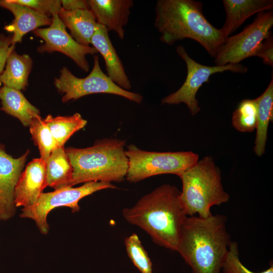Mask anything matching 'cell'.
<instances>
[{
  "label": "cell",
  "instance_id": "cell-13",
  "mask_svg": "<svg viewBox=\"0 0 273 273\" xmlns=\"http://www.w3.org/2000/svg\"><path fill=\"white\" fill-rule=\"evenodd\" d=\"M46 187V162L41 158L34 159L22 172L15 186L14 200L16 208L34 205Z\"/></svg>",
  "mask_w": 273,
  "mask_h": 273
},
{
  "label": "cell",
  "instance_id": "cell-1",
  "mask_svg": "<svg viewBox=\"0 0 273 273\" xmlns=\"http://www.w3.org/2000/svg\"><path fill=\"white\" fill-rule=\"evenodd\" d=\"M174 186L163 184L122 210L129 223L146 232L155 244L176 251L183 225L187 217Z\"/></svg>",
  "mask_w": 273,
  "mask_h": 273
},
{
  "label": "cell",
  "instance_id": "cell-4",
  "mask_svg": "<svg viewBox=\"0 0 273 273\" xmlns=\"http://www.w3.org/2000/svg\"><path fill=\"white\" fill-rule=\"evenodd\" d=\"M124 140H97L85 148L65 149L73 168L70 186L94 181L121 182L128 169Z\"/></svg>",
  "mask_w": 273,
  "mask_h": 273
},
{
  "label": "cell",
  "instance_id": "cell-7",
  "mask_svg": "<svg viewBox=\"0 0 273 273\" xmlns=\"http://www.w3.org/2000/svg\"><path fill=\"white\" fill-rule=\"evenodd\" d=\"M54 83L58 90L64 94L62 99L64 103L97 93L117 95L138 104H141L143 99L142 95L123 89L113 82L102 71L98 55L94 56L93 69L86 77L78 78L67 67H63Z\"/></svg>",
  "mask_w": 273,
  "mask_h": 273
},
{
  "label": "cell",
  "instance_id": "cell-5",
  "mask_svg": "<svg viewBox=\"0 0 273 273\" xmlns=\"http://www.w3.org/2000/svg\"><path fill=\"white\" fill-rule=\"evenodd\" d=\"M182 190L179 199L188 216L207 217L211 208L228 202L229 194L221 183L219 168L211 156H205L180 176Z\"/></svg>",
  "mask_w": 273,
  "mask_h": 273
},
{
  "label": "cell",
  "instance_id": "cell-14",
  "mask_svg": "<svg viewBox=\"0 0 273 273\" xmlns=\"http://www.w3.org/2000/svg\"><path fill=\"white\" fill-rule=\"evenodd\" d=\"M88 2L97 23L108 31H114L121 39H124V27L128 22L133 1L89 0Z\"/></svg>",
  "mask_w": 273,
  "mask_h": 273
},
{
  "label": "cell",
  "instance_id": "cell-22",
  "mask_svg": "<svg viewBox=\"0 0 273 273\" xmlns=\"http://www.w3.org/2000/svg\"><path fill=\"white\" fill-rule=\"evenodd\" d=\"M257 115L256 134L254 151L256 155L261 156L265 152L267 139V129L270 121L273 119V78L264 92L255 99Z\"/></svg>",
  "mask_w": 273,
  "mask_h": 273
},
{
  "label": "cell",
  "instance_id": "cell-28",
  "mask_svg": "<svg viewBox=\"0 0 273 273\" xmlns=\"http://www.w3.org/2000/svg\"><path fill=\"white\" fill-rule=\"evenodd\" d=\"M26 6L38 14L50 17L62 9L61 1L58 0H11Z\"/></svg>",
  "mask_w": 273,
  "mask_h": 273
},
{
  "label": "cell",
  "instance_id": "cell-11",
  "mask_svg": "<svg viewBox=\"0 0 273 273\" xmlns=\"http://www.w3.org/2000/svg\"><path fill=\"white\" fill-rule=\"evenodd\" d=\"M52 19L49 27L33 31L35 35L44 41V43L37 48L38 52H61L71 58L82 70L88 71L89 65L86 55L96 54L98 51L93 47L83 46L75 41L67 32L66 26L58 13L54 14Z\"/></svg>",
  "mask_w": 273,
  "mask_h": 273
},
{
  "label": "cell",
  "instance_id": "cell-3",
  "mask_svg": "<svg viewBox=\"0 0 273 273\" xmlns=\"http://www.w3.org/2000/svg\"><path fill=\"white\" fill-rule=\"evenodd\" d=\"M154 26L162 42L172 45L185 38L199 43L214 58L225 40L220 29L213 26L203 13L202 4L194 0H158Z\"/></svg>",
  "mask_w": 273,
  "mask_h": 273
},
{
  "label": "cell",
  "instance_id": "cell-12",
  "mask_svg": "<svg viewBox=\"0 0 273 273\" xmlns=\"http://www.w3.org/2000/svg\"><path fill=\"white\" fill-rule=\"evenodd\" d=\"M29 153L27 150L21 157L14 158L0 144V220H8L16 213L14 189Z\"/></svg>",
  "mask_w": 273,
  "mask_h": 273
},
{
  "label": "cell",
  "instance_id": "cell-15",
  "mask_svg": "<svg viewBox=\"0 0 273 273\" xmlns=\"http://www.w3.org/2000/svg\"><path fill=\"white\" fill-rule=\"evenodd\" d=\"M90 44L104 58L107 75L120 88L128 90L131 88V82L109 37L107 28L100 24L93 35Z\"/></svg>",
  "mask_w": 273,
  "mask_h": 273
},
{
  "label": "cell",
  "instance_id": "cell-17",
  "mask_svg": "<svg viewBox=\"0 0 273 273\" xmlns=\"http://www.w3.org/2000/svg\"><path fill=\"white\" fill-rule=\"evenodd\" d=\"M226 19L220 28L224 38L231 35L250 17L271 11L272 0H223Z\"/></svg>",
  "mask_w": 273,
  "mask_h": 273
},
{
  "label": "cell",
  "instance_id": "cell-16",
  "mask_svg": "<svg viewBox=\"0 0 273 273\" xmlns=\"http://www.w3.org/2000/svg\"><path fill=\"white\" fill-rule=\"evenodd\" d=\"M0 7L8 9L13 14L14 19L5 29L13 33L12 44L21 42L22 37L27 33L42 26H50L52 18L40 15L34 10L11 0H0Z\"/></svg>",
  "mask_w": 273,
  "mask_h": 273
},
{
  "label": "cell",
  "instance_id": "cell-2",
  "mask_svg": "<svg viewBox=\"0 0 273 273\" xmlns=\"http://www.w3.org/2000/svg\"><path fill=\"white\" fill-rule=\"evenodd\" d=\"M226 220L225 216L218 214L186 218L176 251L193 273H220L232 242Z\"/></svg>",
  "mask_w": 273,
  "mask_h": 273
},
{
  "label": "cell",
  "instance_id": "cell-31",
  "mask_svg": "<svg viewBox=\"0 0 273 273\" xmlns=\"http://www.w3.org/2000/svg\"><path fill=\"white\" fill-rule=\"evenodd\" d=\"M63 9L67 11L76 9H90L88 1L63 0L61 1Z\"/></svg>",
  "mask_w": 273,
  "mask_h": 273
},
{
  "label": "cell",
  "instance_id": "cell-6",
  "mask_svg": "<svg viewBox=\"0 0 273 273\" xmlns=\"http://www.w3.org/2000/svg\"><path fill=\"white\" fill-rule=\"evenodd\" d=\"M125 154L128 159L126 178L130 183L162 174L180 176L199 160L198 155L192 151L151 152L133 144L127 146Z\"/></svg>",
  "mask_w": 273,
  "mask_h": 273
},
{
  "label": "cell",
  "instance_id": "cell-23",
  "mask_svg": "<svg viewBox=\"0 0 273 273\" xmlns=\"http://www.w3.org/2000/svg\"><path fill=\"white\" fill-rule=\"evenodd\" d=\"M58 147H64L65 143L77 131L83 128L87 121L79 113L71 116L53 117L49 115L43 119Z\"/></svg>",
  "mask_w": 273,
  "mask_h": 273
},
{
  "label": "cell",
  "instance_id": "cell-8",
  "mask_svg": "<svg viewBox=\"0 0 273 273\" xmlns=\"http://www.w3.org/2000/svg\"><path fill=\"white\" fill-rule=\"evenodd\" d=\"M116 188L117 187L110 182L94 181L76 188L67 187L51 192H42L34 205L22 209L20 215L34 220L40 232L47 235L49 231L47 217L52 210L67 207L72 212H78L80 209L78 202L82 198L100 190Z\"/></svg>",
  "mask_w": 273,
  "mask_h": 273
},
{
  "label": "cell",
  "instance_id": "cell-21",
  "mask_svg": "<svg viewBox=\"0 0 273 273\" xmlns=\"http://www.w3.org/2000/svg\"><path fill=\"white\" fill-rule=\"evenodd\" d=\"M32 66V60L26 54L19 55L15 49L7 58L5 69L0 74V83L19 90L25 89Z\"/></svg>",
  "mask_w": 273,
  "mask_h": 273
},
{
  "label": "cell",
  "instance_id": "cell-30",
  "mask_svg": "<svg viewBox=\"0 0 273 273\" xmlns=\"http://www.w3.org/2000/svg\"><path fill=\"white\" fill-rule=\"evenodd\" d=\"M11 36L0 34V74L4 69L9 54L15 49V45L12 44Z\"/></svg>",
  "mask_w": 273,
  "mask_h": 273
},
{
  "label": "cell",
  "instance_id": "cell-24",
  "mask_svg": "<svg viewBox=\"0 0 273 273\" xmlns=\"http://www.w3.org/2000/svg\"><path fill=\"white\" fill-rule=\"evenodd\" d=\"M30 132L38 146L40 158L45 162L51 153L58 147L49 128L40 116L35 118L29 125Z\"/></svg>",
  "mask_w": 273,
  "mask_h": 273
},
{
  "label": "cell",
  "instance_id": "cell-27",
  "mask_svg": "<svg viewBox=\"0 0 273 273\" xmlns=\"http://www.w3.org/2000/svg\"><path fill=\"white\" fill-rule=\"evenodd\" d=\"M223 273H256L248 269L241 262L239 257L238 245L232 241L221 266ZM259 273H273L272 265Z\"/></svg>",
  "mask_w": 273,
  "mask_h": 273
},
{
  "label": "cell",
  "instance_id": "cell-9",
  "mask_svg": "<svg viewBox=\"0 0 273 273\" xmlns=\"http://www.w3.org/2000/svg\"><path fill=\"white\" fill-rule=\"evenodd\" d=\"M272 11L257 14L254 21L239 33L226 37L214 57L216 65L240 64L254 56L261 42L271 35Z\"/></svg>",
  "mask_w": 273,
  "mask_h": 273
},
{
  "label": "cell",
  "instance_id": "cell-26",
  "mask_svg": "<svg viewBox=\"0 0 273 273\" xmlns=\"http://www.w3.org/2000/svg\"><path fill=\"white\" fill-rule=\"evenodd\" d=\"M126 252L134 266L141 273H153L152 263L138 235L132 233L124 240Z\"/></svg>",
  "mask_w": 273,
  "mask_h": 273
},
{
  "label": "cell",
  "instance_id": "cell-20",
  "mask_svg": "<svg viewBox=\"0 0 273 273\" xmlns=\"http://www.w3.org/2000/svg\"><path fill=\"white\" fill-rule=\"evenodd\" d=\"M73 168L64 147H58L46 161V185L55 190L71 187Z\"/></svg>",
  "mask_w": 273,
  "mask_h": 273
},
{
  "label": "cell",
  "instance_id": "cell-29",
  "mask_svg": "<svg viewBox=\"0 0 273 273\" xmlns=\"http://www.w3.org/2000/svg\"><path fill=\"white\" fill-rule=\"evenodd\" d=\"M254 56L261 58L264 64L273 66V39L271 35L261 42Z\"/></svg>",
  "mask_w": 273,
  "mask_h": 273
},
{
  "label": "cell",
  "instance_id": "cell-19",
  "mask_svg": "<svg viewBox=\"0 0 273 273\" xmlns=\"http://www.w3.org/2000/svg\"><path fill=\"white\" fill-rule=\"evenodd\" d=\"M1 109L18 118L25 126L40 116L39 111L25 98L21 90L3 86L0 87Z\"/></svg>",
  "mask_w": 273,
  "mask_h": 273
},
{
  "label": "cell",
  "instance_id": "cell-25",
  "mask_svg": "<svg viewBox=\"0 0 273 273\" xmlns=\"http://www.w3.org/2000/svg\"><path fill=\"white\" fill-rule=\"evenodd\" d=\"M257 115L255 99L243 100L233 113L232 124L240 132H252L256 127Z\"/></svg>",
  "mask_w": 273,
  "mask_h": 273
},
{
  "label": "cell",
  "instance_id": "cell-18",
  "mask_svg": "<svg viewBox=\"0 0 273 273\" xmlns=\"http://www.w3.org/2000/svg\"><path fill=\"white\" fill-rule=\"evenodd\" d=\"M58 16L66 27L70 31L71 36L80 44L88 46L98 23L90 9H76L67 11L62 9Z\"/></svg>",
  "mask_w": 273,
  "mask_h": 273
},
{
  "label": "cell",
  "instance_id": "cell-10",
  "mask_svg": "<svg viewBox=\"0 0 273 273\" xmlns=\"http://www.w3.org/2000/svg\"><path fill=\"white\" fill-rule=\"evenodd\" d=\"M176 51L185 61L187 75L185 82L176 92L162 99L161 104L177 105L184 103L189 108L191 114L195 115L200 111L196 94L204 83L209 82L210 77L216 73L230 71L235 73H246L248 68L241 64H229L224 66H209L201 64L193 60L188 54L185 48L178 45Z\"/></svg>",
  "mask_w": 273,
  "mask_h": 273
}]
</instances>
